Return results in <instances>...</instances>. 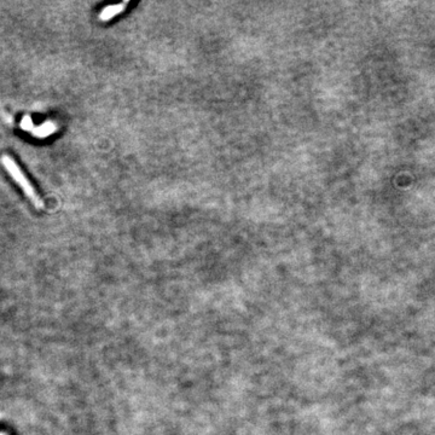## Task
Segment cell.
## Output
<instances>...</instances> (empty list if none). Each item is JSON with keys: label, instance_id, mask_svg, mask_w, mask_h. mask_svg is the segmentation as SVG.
Here are the masks:
<instances>
[{"label": "cell", "instance_id": "3", "mask_svg": "<svg viewBox=\"0 0 435 435\" xmlns=\"http://www.w3.org/2000/svg\"><path fill=\"white\" fill-rule=\"evenodd\" d=\"M56 131V125L54 122H45L44 125H41L40 127L34 128L33 134L36 137H47L52 133V132Z\"/></svg>", "mask_w": 435, "mask_h": 435}, {"label": "cell", "instance_id": "4", "mask_svg": "<svg viewBox=\"0 0 435 435\" xmlns=\"http://www.w3.org/2000/svg\"><path fill=\"white\" fill-rule=\"evenodd\" d=\"M21 127H22L23 130H26V131H29V130L33 131L34 130V128H33V122H31V118L29 117V116H25V117H23L22 123H21Z\"/></svg>", "mask_w": 435, "mask_h": 435}, {"label": "cell", "instance_id": "2", "mask_svg": "<svg viewBox=\"0 0 435 435\" xmlns=\"http://www.w3.org/2000/svg\"><path fill=\"white\" fill-rule=\"evenodd\" d=\"M127 5H128V1H123V2H121V4L110 5V6L104 7V9L102 10L101 14H99V20H101L102 22H107V21L112 20L114 16L121 14V12H122L123 10L127 7Z\"/></svg>", "mask_w": 435, "mask_h": 435}, {"label": "cell", "instance_id": "1", "mask_svg": "<svg viewBox=\"0 0 435 435\" xmlns=\"http://www.w3.org/2000/svg\"><path fill=\"white\" fill-rule=\"evenodd\" d=\"M1 163L4 166L5 170L7 171V173L12 176V179L16 181V183L20 185V188L23 190V192L26 194V196L30 200L31 203L35 205V208H43L44 207V203L41 201V199L39 197V195L36 194V191L34 190L31 184L29 183V180L27 179V176L25 175V173L22 172L18 165L16 163V161L12 159L11 156L9 155H4L1 157Z\"/></svg>", "mask_w": 435, "mask_h": 435}]
</instances>
